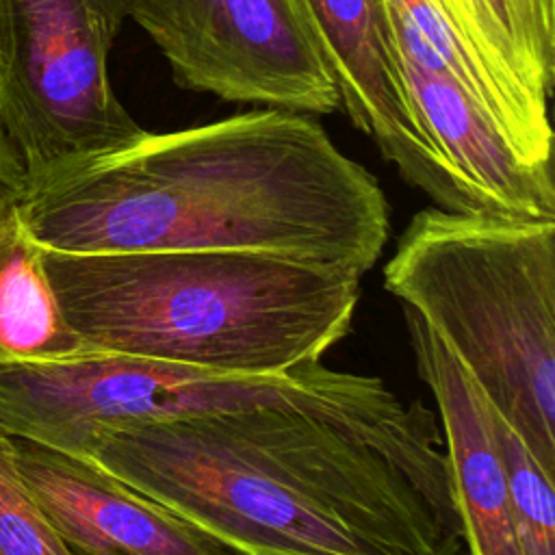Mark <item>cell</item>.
<instances>
[{"label": "cell", "instance_id": "obj_1", "mask_svg": "<svg viewBox=\"0 0 555 555\" xmlns=\"http://www.w3.org/2000/svg\"><path fill=\"white\" fill-rule=\"evenodd\" d=\"M91 460L241 555H466L423 401H271L98 431Z\"/></svg>", "mask_w": 555, "mask_h": 555}, {"label": "cell", "instance_id": "obj_12", "mask_svg": "<svg viewBox=\"0 0 555 555\" xmlns=\"http://www.w3.org/2000/svg\"><path fill=\"white\" fill-rule=\"evenodd\" d=\"M479 61L548 119L555 78L553 0H436Z\"/></svg>", "mask_w": 555, "mask_h": 555}, {"label": "cell", "instance_id": "obj_16", "mask_svg": "<svg viewBox=\"0 0 555 555\" xmlns=\"http://www.w3.org/2000/svg\"><path fill=\"white\" fill-rule=\"evenodd\" d=\"M0 555H72L37 509L13 466L11 436L0 431Z\"/></svg>", "mask_w": 555, "mask_h": 555}, {"label": "cell", "instance_id": "obj_10", "mask_svg": "<svg viewBox=\"0 0 555 555\" xmlns=\"http://www.w3.org/2000/svg\"><path fill=\"white\" fill-rule=\"evenodd\" d=\"M412 111L447 163L505 217L555 219V180L525 163L416 24L384 0Z\"/></svg>", "mask_w": 555, "mask_h": 555}, {"label": "cell", "instance_id": "obj_15", "mask_svg": "<svg viewBox=\"0 0 555 555\" xmlns=\"http://www.w3.org/2000/svg\"><path fill=\"white\" fill-rule=\"evenodd\" d=\"M507 496L525 555H555V477L488 403Z\"/></svg>", "mask_w": 555, "mask_h": 555}, {"label": "cell", "instance_id": "obj_5", "mask_svg": "<svg viewBox=\"0 0 555 555\" xmlns=\"http://www.w3.org/2000/svg\"><path fill=\"white\" fill-rule=\"evenodd\" d=\"M384 379L308 362L286 375L245 377L141 358L85 353L0 364V431L82 455L111 427L236 410L271 401L390 403Z\"/></svg>", "mask_w": 555, "mask_h": 555}, {"label": "cell", "instance_id": "obj_11", "mask_svg": "<svg viewBox=\"0 0 555 555\" xmlns=\"http://www.w3.org/2000/svg\"><path fill=\"white\" fill-rule=\"evenodd\" d=\"M403 317L416 373L436 401L466 555H525L486 397L453 351L410 308H403Z\"/></svg>", "mask_w": 555, "mask_h": 555}, {"label": "cell", "instance_id": "obj_17", "mask_svg": "<svg viewBox=\"0 0 555 555\" xmlns=\"http://www.w3.org/2000/svg\"><path fill=\"white\" fill-rule=\"evenodd\" d=\"M28 191L24 163L0 128V221L20 208Z\"/></svg>", "mask_w": 555, "mask_h": 555}, {"label": "cell", "instance_id": "obj_2", "mask_svg": "<svg viewBox=\"0 0 555 555\" xmlns=\"http://www.w3.org/2000/svg\"><path fill=\"white\" fill-rule=\"evenodd\" d=\"M20 217L52 251H254L360 275L390 234L375 176L282 108L145 132L30 184Z\"/></svg>", "mask_w": 555, "mask_h": 555}, {"label": "cell", "instance_id": "obj_14", "mask_svg": "<svg viewBox=\"0 0 555 555\" xmlns=\"http://www.w3.org/2000/svg\"><path fill=\"white\" fill-rule=\"evenodd\" d=\"M397 4L438 52L449 72L481 102L512 147L531 167L553 173V128L509 91L470 50L436 0H388Z\"/></svg>", "mask_w": 555, "mask_h": 555}, {"label": "cell", "instance_id": "obj_7", "mask_svg": "<svg viewBox=\"0 0 555 555\" xmlns=\"http://www.w3.org/2000/svg\"><path fill=\"white\" fill-rule=\"evenodd\" d=\"M182 89L301 115L340 108L297 0H126Z\"/></svg>", "mask_w": 555, "mask_h": 555}, {"label": "cell", "instance_id": "obj_6", "mask_svg": "<svg viewBox=\"0 0 555 555\" xmlns=\"http://www.w3.org/2000/svg\"><path fill=\"white\" fill-rule=\"evenodd\" d=\"M126 17V0H0V128L28 186L147 132L108 78Z\"/></svg>", "mask_w": 555, "mask_h": 555}, {"label": "cell", "instance_id": "obj_9", "mask_svg": "<svg viewBox=\"0 0 555 555\" xmlns=\"http://www.w3.org/2000/svg\"><path fill=\"white\" fill-rule=\"evenodd\" d=\"M11 444L22 486L72 555H241L91 460Z\"/></svg>", "mask_w": 555, "mask_h": 555}, {"label": "cell", "instance_id": "obj_4", "mask_svg": "<svg viewBox=\"0 0 555 555\" xmlns=\"http://www.w3.org/2000/svg\"><path fill=\"white\" fill-rule=\"evenodd\" d=\"M384 288L555 477V219L423 208L384 264Z\"/></svg>", "mask_w": 555, "mask_h": 555}, {"label": "cell", "instance_id": "obj_3", "mask_svg": "<svg viewBox=\"0 0 555 555\" xmlns=\"http://www.w3.org/2000/svg\"><path fill=\"white\" fill-rule=\"evenodd\" d=\"M69 327L93 353L273 377L319 362L349 330L362 275L254 251L43 249Z\"/></svg>", "mask_w": 555, "mask_h": 555}, {"label": "cell", "instance_id": "obj_13", "mask_svg": "<svg viewBox=\"0 0 555 555\" xmlns=\"http://www.w3.org/2000/svg\"><path fill=\"white\" fill-rule=\"evenodd\" d=\"M93 353L69 327L20 208L0 221V364Z\"/></svg>", "mask_w": 555, "mask_h": 555}, {"label": "cell", "instance_id": "obj_8", "mask_svg": "<svg viewBox=\"0 0 555 555\" xmlns=\"http://www.w3.org/2000/svg\"><path fill=\"white\" fill-rule=\"evenodd\" d=\"M353 128L434 206L505 217L434 147L408 100L384 0H297Z\"/></svg>", "mask_w": 555, "mask_h": 555}]
</instances>
